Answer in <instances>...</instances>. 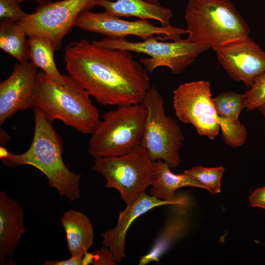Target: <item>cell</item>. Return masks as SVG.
Returning a JSON list of instances; mask_svg holds the SVG:
<instances>
[{
	"label": "cell",
	"mask_w": 265,
	"mask_h": 265,
	"mask_svg": "<svg viewBox=\"0 0 265 265\" xmlns=\"http://www.w3.org/2000/svg\"><path fill=\"white\" fill-rule=\"evenodd\" d=\"M245 95L228 90L213 98L218 114L222 118L238 121V116L244 108Z\"/></svg>",
	"instance_id": "22"
},
{
	"label": "cell",
	"mask_w": 265,
	"mask_h": 265,
	"mask_svg": "<svg viewBox=\"0 0 265 265\" xmlns=\"http://www.w3.org/2000/svg\"><path fill=\"white\" fill-rule=\"evenodd\" d=\"M185 18L187 39L208 49L249 36L248 25L230 0H189Z\"/></svg>",
	"instance_id": "5"
},
{
	"label": "cell",
	"mask_w": 265,
	"mask_h": 265,
	"mask_svg": "<svg viewBox=\"0 0 265 265\" xmlns=\"http://www.w3.org/2000/svg\"><path fill=\"white\" fill-rule=\"evenodd\" d=\"M214 51L228 75L247 87L265 72V51L249 36Z\"/></svg>",
	"instance_id": "12"
},
{
	"label": "cell",
	"mask_w": 265,
	"mask_h": 265,
	"mask_svg": "<svg viewBox=\"0 0 265 265\" xmlns=\"http://www.w3.org/2000/svg\"><path fill=\"white\" fill-rule=\"evenodd\" d=\"M37 68L31 62L16 64L11 74L0 83V125L19 110L33 107Z\"/></svg>",
	"instance_id": "13"
},
{
	"label": "cell",
	"mask_w": 265,
	"mask_h": 265,
	"mask_svg": "<svg viewBox=\"0 0 265 265\" xmlns=\"http://www.w3.org/2000/svg\"><path fill=\"white\" fill-rule=\"evenodd\" d=\"M20 2L27 0H18ZM33 0L39 4V5L43 4L48 2H49L51 0Z\"/></svg>",
	"instance_id": "29"
},
{
	"label": "cell",
	"mask_w": 265,
	"mask_h": 265,
	"mask_svg": "<svg viewBox=\"0 0 265 265\" xmlns=\"http://www.w3.org/2000/svg\"><path fill=\"white\" fill-rule=\"evenodd\" d=\"M44 265H82V259L76 256H71V258L62 261L46 260Z\"/></svg>",
	"instance_id": "28"
},
{
	"label": "cell",
	"mask_w": 265,
	"mask_h": 265,
	"mask_svg": "<svg viewBox=\"0 0 265 265\" xmlns=\"http://www.w3.org/2000/svg\"><path fill=\"white\" fill-rule=\"evenodd\" d=\"M92 170L102 175L106 187L117 189L127 205L136 201L154 183L155 169L141 145L123 156L95 159Z\"/></svg>",
	"instance_id": "7"
},
{
	"label": "cell",
	"mask_w": 265,
	"mask_h": 265,
	"mask_svg": "<svg viewBox=\"0 0 265 265\" xmlns=\"http://www.w3.org/2000/svg\"><path fill=\"white\" fill-rule=\"evenodd\" d=\"M28 40L30 62L42 69L53 82L60 85L64 84L65 75H62L56 66L54 59L55 48L51 41L38 35L29 36Z\"/></svg>",
	"instance_id": "19"
},
{
	"label": "cell",
	"mask_w": 265,
	"mask_h": 265,
	"mask_svg": "<svg viewBox=\"0 0 265 265\" xmlns=\"http://www.w3.org/2000/svg\"><path fill=\"white\" fill-rule=\"evenodd\" d=\"M175 114L183 123L192 125L201 136L214 139L220 129L225 143L231 147L244 144L247 132L244 126L221 117L217 113L208 80L185 82L173 91Z\"/></svg>",
	"instance_id": "4"
},
{
	"label": "cell",
	"mask_w": 265,
	"mask_h": 265,
	"mask_svg": "<svg viewBox=\"0 0 265 265\" xmlns=\"http://www.w3.org/2000/svg\"><path fill=\"white\" fill-rule=\"evenodd\" d=\"M244 108L250 111L265 105V72L255 80L245 94Z\"/></svg>",
	"instance_id": "24"
},
{
	"label": "cell",
	"mask_w": 265,
	"mask_h": 265,
	"mask_svg": "<svg viewBox=\"0 0 265 265\" xmlns=\"http://www.w3.org/2000/svg\"><path fill=\"white\" fill-rule=\"evenodd\" d=\"M92 254V264L116 265L117 262L110 250L106 247L102 246L101 249L95 251Z\"/></svg>",
	"instance_id": "26"
},
{
	"label": "cell",
	"mask_w": 265,
	"mask_h": 265,
	"mask_svg": "<svg viewBox=\"0 0 265 265\" xmlns=\"http://www.w3.org/2000/svg\"><path fill=\"white\" fill-rule=\"evenodd\" d=\"M261 113L265 117V105H262L258 108Z\"/></svg>",
	"instance_id": "30"
},
{
	"label": "cell",
	"mask_w": 265,
	"mask_h": 265,
	"mask_svg": "<svg viewBox=\"0 0 265 265\" xmlns=\"http://www.w3.org/2000/svg\"><path fill=\"white\" fill-rule=\"evenodd\" d=\"M71 256L82 259L93 243L94 231L89 218L74 210L64 213L60 219Z\"/></svg>",
	"instance_id": "18"
},
{
	"label": "cell",
	"mask_w": 265,
	"mask_h": 265,
	"mask_svg": "<svg viewBox=\"0 0 265 265\" xmlns=\"http://www.w3.org/2000/svg\"><path fill=\"white\" fill-rule=\"evenodd\" d=\"M23 207L3 191L0 192V264L17 265L12 255L22 235L27 232Z\"/></svg>",
	"instance_id": "15"
},
{
	"label": "cell",
	"mask_w": 265,
	"mask_h": 265,
	"mask_svg": "<svg viewBox=\"0 0 265 265\" xmlns=\"http://www.w3.org/2000/svg\"><path fill=\"white\" fill-rule=\"evenodd\" d=\"M147 2L155 4H159V0H145Z\"/></svg>",
	"instance_id": "31"
},
{
	"label": "cell",
	"mask_w": 265,
	"mask_h": 265,
	"mask_svg": "<svg viewBox=\"0 0 265 265\" xmlns=\"http://www.w3.org/2000/svg\"><path fill=\"white\" fill-rule=\"evenodd\" d=\"M147 110L142 104L117 106L103 115L91 134L87 152L94 159L127 154L141 145Z\"/></svg>",
	"instance_id": "6"
},
{
	"label": "cell",
	"mask_w": 265,
	"mask_h": 265,
	"mask_svg": "<svg viewBox=\"0 0 265 265\" xmlns=\"http://www.w3.org/2000/svg\"><path fill=\"white\" fill-rule=\"evenodd\" d=\"M18 0H0V18L18 22L25 18L28 14L23 11Z\"/></svg>",
	"instance_id": "25"
},
{
	"label": "cell",
	"mask_w": 265,
	"mask_h": 265,
	"mask_svg": "<svg viewBox=\"0 0 265 265\" xmlns=\"http://www.w3.org/2000/svg\"><path fill=\"white\" fill-rule=\"evenodd\" d=\"M250 206L265 210V186L256 189L249 196Z\"/></svg>",
	"instance_id": "27"
},
{
	"label": "cell",
	"mask_w": 265,
	"mask_h": 265,
	"mask_svg": "<svg viewBox=\"0 0 265 265\" xmlns=\"http://www.w3.org/2000/svg\"><path fill=\"white\" fill-rule=\"evenodd\" d=\"M188 219L184 212L175 214L167 221L149 252L140 257L139 265L159 262L160 258L171 245L183 237L188 228Z\"/></svg>",
	"instance_id": "20"
},
{
	"label": "cell",
	"mask_w": 265,
	"mask_h": 265,
	"mask_svg": "<svg viewBox=\"0 0 265 265\" xmlns=\"http://www.w3.org/2000/svg\"><path fill=\"white\" fill-rule=\"evenodd\" d=\"M34 128L29 148L21 154H13L2 147L0 159L10 168L23 165L32 166L47 178L51 188L57 190L61 197L70 201L78 199L80 175L70 170L62 159V140L50 122L37 108L33 107Z\"/></svg>",
	"instance_id": "2"
},
{
	"label": "cell",
	"mask_w": 265,
	"mask_h": 265,
	"mask_svg": "<svg viewBox=\"0 0 265 265\" xmlns=\"http://www.w3.org/2000/svg\"><path fill=\"white\" fill-rule=\"evenodd\" d=\"M172 205L177 203L164 201L153 196L144 193L132 204L119 212L116 226L102 234L103 245L107 247L113 254L117 263L126 257L125 239L126 233L132 223L139 216L156 207Z\"/></svg>",
	"instance_id": "14"
},
{
	"label": "cell",
	"mask_w": 265,
	"mask_h": 265,
	"mask_svg": "<svg viewBox=\"0 0 265 265\" xmlns=\"http://www.w3.org/2000/svg\"><path fill=\"white\" fill-rule=\"evenodd\" d=\"M63 60L69 76L103 106L142 104L151 87L147 71L129 51L81 39L66 47Z\"/></svg>",
	"instance_id": "1"
},
{
	"label": "cell",
	"mask_w": 265,
	"mask_h": 265,
	"mask_svg": "<svg viewBox=\"0 0 265 265\" xmlns=\"http://www.w3.org/2000/svg\"><path fill=\"white\" fill-rule=\"evenodd\" d=\"M91 42L95 45L110 49L148 55L150 57L141 58L139 61L150 73L159 67H166L173 74L181 73L192 64L199 54L208 50L188 39L182 38L170 42L156 38L132 42L126 38L106 37Z\"/></svg>",
	"instance_id": "9"
},
{
	"label": "cell",
	"mask_w": 265,
	"mask_h": 265,
	"mask_svg": "<svg viewBox=\"0 0 265 265\" xmlns=\"http://www.w3.org/2000/svg\"><path fill=\"white\" fill-rule=\"evenodd\" d=\"M74 26L82 30L113 38L136 36L142 40L151 38L176 40L186 34V29L174 26H156L146 19L129 21L112 16L106 12H82L76 20Z\"/></svg>",
	"instance_id": "11"
},
{
	"label": "cell",
	"mask_w": 265,
	"mask_h": 265,
	"mask_svg": "<svg viewBox=\"0 0 265 265\" xmlns=\"http://www.w3.org/2000/svg\"><path fill=\"white\" fill-rule=\"evenodd\" d=\"M26 36L17 22L1 20L0 48L20 63L29 60V43Z\"/></svg>",
	"instance_id": "21"
},
{
	"label": "cell",
	"mask_w": 265,
	"mask_h": 265,
	"mask_svg": "<svg viewBox=\"0 0 265 265\" xmlns=\"http://www.w3.org/2000/svg\"><path fill=\"white\" fill-rule=\"evenodd\" d=\"M96 5L103 7L106 13L119 18L132 16L156 20L163 26L171 25L170 20L173 13L170 9L145 0H97Z\"/></svg>",
	"instance_id": "16"
},
{
	"label": "cell",
	"mask_w": 265,
	"mask_h": 265,
	"mask_svg": "<svg viewBox=\"0 0 265 265\" xmlns=\"http://www.w3.org/2000/svg\"><path fill=\"white\" fill-rule=\"evenodd\" d=\"M97 0H61L39 5L35 11L17 22L27 36L38 35L49 39L59 49L79 16L96 6Z\"/></svg>",
	"instance_id": "10"
},
{
	"label": "cell",
	"mask_w": 265,
	"mask_h": 265,
	"mask_svg": "<svg viewBox=\"0 0 265 265\" xmlns=\"http://www.w3.org/2000/svg\"><path fill=\"white\" fill-rule=\"evenodd\" d=\"M90 96L70 76L65 75V83L60 85L42 71L36 77L33 107L39 109L51 122L58 119L79 132L91 134L101 120Z\"/></svg>",
	"instance_id": "3"
},
{
	"label": "cell",
	"mask_w": 265,
	"mask_h": 265,
	"mask_svg": "<svg viewBox=\"0 0 265 265\" xmlns=\"http://www.w3.org/2000/svg\"><path fill=\"white\" fill-rule=\"evenodd\" d=\"M142 104L147 115L141 145L153 162L160 159L170 168L177 167L181 163L180 150L184 140L180 126L165 114L164 99L155 87H150Z\"/></svg>",
	"instance_id": "8"
},
{
	"label": "cell",
	"mask_w": 265,
	"mask_h": 265,
	"mask_svg": "<svg viewBox=\"0 0 265 265\" xmlns=\"http://www.w3.org/2000/svg\"><path fill=\"white\" fill-rule=\"evenodd\" d=\"M225 171L224 167H205L201 166L186 170L184 173L202 184L211 194L221 191V179Z\"/></svg>",
	"instance_id": "23"
},
{
	"label": "cell",
	"mask_w": 265,
	"mask_h": 265,
	"mask_svg": "<svg viewBox=\"0 0 265 265\" xmlns=\"http://www.w3.org/2000/svg\"><path fill=\"white\" fill-rule=\"evenodd\" d=\"M153 163L156 174L150 193L157 199L184 205L186 204L185 199L175 197L174 194L177 189L185 186H194L206 189L202 184L186 173H173L169 165L161 159H158Z\"/></svg>",
	"instance_id": "17"
}]
</instances>
